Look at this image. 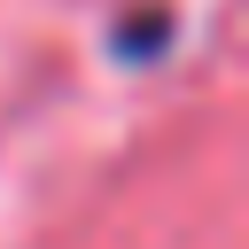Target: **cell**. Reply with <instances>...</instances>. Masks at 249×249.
<instances>
[{
	"mask_svg": "<svg viewBox=\"0 0 249 249\" xmlns=\"http://www.w3.org/2000/svg\"><path fill=\"white\" fill-rule=\"evenodd\" d=\"M163 39H171V23H163V16H140V23H117V54H124V62L156 54Z\"/></svg>",
	"mask_w": 249,
	"mask_h": 249,
	"instance_id": "6da1fadb",
	"label": "cell"
}]
</instances>
